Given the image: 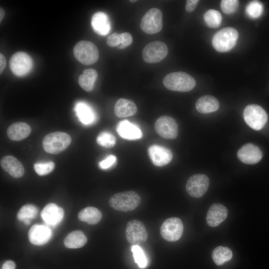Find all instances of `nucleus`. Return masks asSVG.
<instances>
[{"mask_svg": "<svg viewBox=\"0 0 269 269\" xmlns=\"http://www.w3.org/2000/svg\"><path fill=\"white\" fill-rule=\"evenodd\" d=\"M6 65V60L4 55L2 54H0V74L3 72Z\"/></svg>", "mask_w": 269, "mask_h": 269, "instance_id": "nucleus-42", "label": "nucleus"}, {"mask_svg": "<svg viewBox=\"0 0 269 269\" xmlns=\"http://www.w3.org/2000/svg\"><path fill=\"white\" fill-rule=\"evenodd\" d=\"M147 233L143 224L136 220L128 222L126 229L127 241L133 245H139L144 243L147 239Z\"/></svg>", "mask_w": 269, "mask_h": 269, "instance_id": "nucleus-10", "label": "nucleus"}, {"mask_svg": "<svg viewBox=\"0 0 269 269\" xmlns=\"http://www.w3.org/2000/svg\"><path fill=\"white\" fill-rule=\"evenodd\" d=\"M1 168L14 178H20L24 173V168L22 163L15 157L6 155L0 159Z\"/></svg>", "mask_w": 269, "mask_h": 269, "instance_id": "nucleus-19", "label": "nucleus"}, {"mask_svg": "<svg viewBox=\"0 0 269 269\" xmlns=\"http://www.w3.org/2000/svg\"><path fill=\"white\" fill-rule=\"evenodd\" d=\"M114 111L119 118H126L134 116L137 112V107L131 100L120 98L116 102Z\"/></svg>", "mask_w": 269, "mask_h": 269, "instance_id": "nucleus-24", "label": "nucleus"}, {"mask_svg": "<svg viewBox=\"0 0 269 269\" xmlns=\"http://www.w3.org/2000/svg\"><path fill=\"white\" fill-rule=\"evenodd\" d=\"M122 42L121 33L115 32L110 35L106 40L107 44L111 47H118Z\"/></svg>", "mask_w": 269, "mask_h": 269, "instance_id": "nucleus-38", "label": "nucleus"}, {"mask_svg": "<svg viewBox=\"0 0 269 269\" xmlns=\"http://www.w3.org/2000/svg\"><path fill=\"white\" fill-rule=\"evenodd\" d=\"M91 25L93 30L101 35H107L110 31L111 24L109 17L103 12H97L93 14Z\"/></svg>", "mask_w": 269, "mask_h": 269, "instance_id": "nucleus-22", "label": "nucleus"}, {"mask_svg": "<svg viewBox=\"0 0 269 269\" xmlns=\"http://www.w3.org/2000/svg\"><path fill=\"white\" fill-rule=\"evenodd\" d=\"M163 84L170 90L186 92L191 91L195 87L196 82L191 75L180 71L166 75L163 79Z\"/></svg>", "mask_w": 269, "mask_h": 269, "instance_id": "nucleus-1", "label": "nucleus"}, {"mask_svg": "<svg viewBox=\"0 0 269 269\" xmlns=\"http://www.w3.org/2000/svg\"><path fill=\"white\" fill-rule=\"evenodd\" d=\"M122 42L121 44L118 47L119 49H124L130 46L133 42V37L132 35L129 32H124L121 33Z\"/></svg>", "mask_w": 269, "mask_h": 269, "instance_id": "nucleus-39", "label": "nucleus"}, {"mask_svg": "<svg viewBox=\"0 0 269 269\" xmlns=\"http://www.w3.org/2000/svg\"><path fill=\"white\" fill-rule=\"evenodd\" d=\"M232 252L230 249L226 247L219 246L214 249L212 258L215 264L221 266L232 257Z\"/></svg>", "mask_w": 269, "mask_h": 269, "instance_id": "nucleus-30", "label": "nucleus"}, {"mask_svg": "<svg viewBox=\"0 0 269 269\" xmlns=\"http://www.w3.org/2000/svg\"><path fill=\"white\" fill-rule=\"evenodd\" d=\"M15 264L11 260H8L5 261L2 265L1 269H15Z\"/></svg>", "mask_w": 269, "mask_h": 269, "instance_id": "nucleus-41", "label": "nucleus"}, {"mask_svg": "<svg viewBox=\"0 0 269 269\" xmlns=\"http://www.w3.org/2000/svg\"><path fill=\"white\" fill-rule=\"evenodd\" d=\"M238 157L243 163L254 164L258 163L263 157L261 149L257 145L248 143L243 145L238 150Z\"/></svg>", "mask_w": 269, "mask_h": 269, "instance_id": "nucleus-16", "label": "nucleus"}, {"mask_svg": "<svg viewBox=\"0 0 269 269\" xmlns=\"http://www.w3.org/2000/svg\"><path fill=\"white\" fill-rule=\"evenodd\" d=\"M243 117L246 124L256 131L263 129L268 121V115L265 110L256 104L247 106L243 112Z\"/></svg>", "mask_w": 269, "mask_h": 269, "instance_id": "nucleus-6", "label": "nucleus"}, {"mask_svg": "<svg viewBox=\"0 0 269 269\" xmlns=\"http://www.w3.org/2000/svg\"><path fill=\"white\" fill-rule=\"evenodd\" d=\"M135 262L140 268H144L147 264L146 257L139 245H133L131 248Z\"/></svg>", "mask_w": 269, "mask_h": 269, "instance_id": "nucleus-33", "label": "nucleus"}, {"mask_svg": "<svg viewBox=\"0 0 269 269\" xmlns=\"http://www.w3.org/2000/svg\"><path fill=\"white\" fill-rule=\"evenodd\" d=\"M36 173L43 176L50 173L55 167V164L52 161H48L44 163H36L33 166Z\"/></svg>", "mask_w": 269, "mask_h": 269, "instance_id": "nucleus-35", "label": "nucleus"}, {"mask_svg": "<svg viewBox=\"0 0 269 269\" xmlns=\"http://www.w3.org/2000/svg\"><path fill=\"white\" fill-rule=\"evenodd\" d=\"M168 49L167 45L160 41L148 43L143 48L142 56L143 60L148 63L160 62L167 55Z\"/></svg>", "mask_w": 269, "mask_h": 269, "instance_id": "nucleus-8", "label": "nucleus"}, {"mask_svg": "<svg viewBox=\"0 0 269 269\" xmlns=\"http://www.w3.org/2000/svg\"><path fill=\"white\" fill-rule=\"evenodd\" d=\"M28 236L31 244L41 246L49 241L52 236V230L46 224H35L30 228Z\"/></svg>", "mask_w": 269, "mask_h": 269, "instance_id": "nucleus-15", "label": "nucleus"}, {"mask_svg": "<svg viewBox=\"0 0 269 269\" xmlns=\"http://www.w3.org/2000/svg\"><path fill=\"white\" fill-rule=\"evenodd\" d=\"M195 107L199 113L207 114L216 111L219 108V103L214 97L204 95L197 100Z\"/></svg>", "mask_w": 269, "mask_h": 269, "instance_id": "nucleus-25", "label": "nucleus"}, {"mask_svg": "<svg viewBox=\"0 0 269 269\" xmlns=\"http://www.w3.org/2000/svg\"><path fill=\"white\" fill-rule=\"evenodd\" d=\"M154 129L156 132L164 138L174 139L178 134V125L173 118L169 116L159 117L155 123Z\"/></svg>", "mask_w": 269, "mask_h": 269, "instance_id": "nucleus-13", "label": "nucleus"}, {"mask_svg": "<svg viewBox=\"0 0 269 269\" xmlns=\"http://www.w3.org/2000/svg\"><path fill=\"white\" fill-rule=\"evenodd\" d=\"M239 1L237 0H223L221 2V7L226 14L235 12L238 6Z\"/></svg>", "mask_w": 269, "mask_h": 269, "instance_id": "nucleus-36", "label": "nucleus"}, {"mask_svg": "<svg viewBox=\"0 0 269 269\" xmlns=\"http://www.w3.org/2000/svg\"><path fill=\"white\" fill-rule=\"evenodd\" d=\"M5 14V12L3 8H0V21H1Z\"/></svg>", "mask_w": 269, "mask_h": 269, "instance_id": "nucleus-43", "label": "nucleus"}, {"mask_svg": "<svg viewBox=\"0 0 269 269\" xmlns=\"http://www.w3.org/2000/svg\"><path fill=\"white\" fill-rule=\"evenodd\" d=\"M32 65V60L30 56L22 51L13 54L9 60L10 69L17 76H22L28 73Z\"/></svg>", "mask_w": 269, "mask_h": 269, "instance_id": "nucleus-11", "label": "nucleus"}, {"mask_svg": "<svg viewBox=\"0 0 269 269\" xmlns=\"http://www.w3.org/2000/svg\"><path fill=\"white\" fill-rule=\"evenodd\" d=\"M227 208L220 203H214L209 208L206 216L208 226L217 227L225 220L228 216Z\"/></svg>", "mask_w": 269, "mask_h": 269, "instance_id": "nucleus-18", "label": "nucleus"}, {"mask_svg": "<svg viewBox=\"0 0 269 269\" xmlns=\"http://www.w3.org/2000/svg\"><path fill=\"white\" fill-rule=\"evenodd\" d=\"M38 212L37 207L32 204H26L22 206L17 214V218L26 225H29L31 220L35 218Z\"/></svg>", "mask_w": 269, "mask_h": 269, "instance_id": "nucleus-29", "label": "nucleus"}, {"mask_svg": "<svg viewBox=\"0 0 269 269\" xmlns=\"http://www.w3.org/2000/svg\"><path fill=\"white\" fill-rule=\"evenodd\" d=\"M209 186V179L203 174L193 175L188 179L186 190L194 198H200L207 192Z\"/></svg>", "mask_w": 269, "mask_h": 269, "instance_id": "nucleus-12", "label": "nucleus"}, {"mask_svg": "<svg viewBox=\"0 0 269 269\" xmlns=\"http://www.w3.org/2000/svg\"><path fill=\"white\" fill-rule=\"evenodd\" d=\"M246 11L250 17L258 18L263 12V5L260 1L256 0L251 1L247 5Z\"/></svg>", "mask_w": 269, "mask_h": 269, "instance_id": "nucleus-34", "label": "nucleus"}, {"mask_svg": "<svg viewBox=\"0 0 269 269\" xmlns=\"http://www.w3.org/2000/svg\"><path fill=\"white\" fill-rule=\"evenodd\" d=\"M79 219L89 224H97L102 217L101 212L94 207H87L81 210L78 214Z\"/></svg>", "mask_w": 269, "mask_h": 269, "instance_id": "nucleus-28", "label": "nucleus"}, {"mask_svg": "<svg viewBox=\"0 0 269 269\" xmlns=\"http://www.w3.org/2000/svg\"><path fill=\"white\" fill-rule=\"evenodd\" d=\"M117 161L116 157L112 154L108 155L105 159L99 163V167L102 169H107L113 166Z\"/></svg>", "mask_w": 269, "mask_h": 269, "instance_id": "nucleus-37", "label": "nucleus"}, {"mask_svg": "<svg viewBox=\"0 0 269 269\" xmlns=\"http://www.w3.org/2000/svg\"><path fill=\"white\" fill-rule=\"evenodd\" d=\"M31 133V128L24 122H17L11 125L7 129L8 137L13 141H20L26 138Z\"/></svg>", "mask_w": 269, "mask_h": 269, "instance_id": "nucleus-23", "label": "nucleus"}, {"mask_svg": "<svg viewBox=\"0 0 269 269\" xmlns=\"http://www.w3.org/2000/svg\"><path fill=\"white\" fill-rule=\"evenodd\" d=\"M97 143L106 148H111L114 146L116 143L115 136L111 133L104 131L101 132L97 137Z\"/></svg>", "mask_w": 269, "mask_h": 269, "instance_id": "nucleus-32", "label": "nucleus"}, {"mask_svg": "<svg viewBox=\"0 0 269 269\" xmlns=\"http://www.w3.org/2000/svg\"><path fill=\"white\" fill-rule=\"evenodd\" d=\"M73 53L76 59L84 65H91L99 59L98 49L93 42L82 40L77 42L74 47Z\"/></svg>", "mask_w": 269, "mask_h": 269, "instance_id": "nucleus-5", "label": "nucleus"}, {"mask_svg": "<svg viewBox=\"0 0 269 269\" xmlns=\"http://www.w3.org/2000/svg\"><path fill=\"white\" fill-rule=\"evenodd\" d=\"M140 26L142 30L149 34L159 32L162 28V13L157 8L149 9L142 17Z\"/></svg>", "mask_w": 269, "mask_h": 269, "instance_id": "nucleus-7", "label": "nucleus"}, {"mask_svg": "<svg viewBox=\"0 0 269 269\" xmlns=\"http://www.w3.org/2000/svg\"><path fill=\"white\" fill-rule=\"evenodd\" d=\"M136 1V0H130V2H135V1Z\"/></svg>", "mask_w": 269, "mask_h": 269, "instance_id": "nucleus-44", "label": "nucleus"}, {"mask_svg": "<svg viewBox=\"0 0 269 269\" xmlns=\"http://www.w3.org/2000/svg\"><path fill=\"white\" fill-rule=\"evenodd\" d=\"M64 214L63 208L54 203H49L41 212V217L46 225L55 226L62 220Z\"/></svg>", "mask_w": 269, "mask_h": 269, "instance_id": "nucleus-17", "label": "nucleus"}, {"mask_svg": "<svg viewBox=\"0 0 269 269\" xmlns=\"http://www.w3.org/2000/svg\"><path fill=\"white\" fill-rule=\"evenodd\" d=\"M148 154L152 163L156 166H162L169 163L173 154L168 148L157 144H153L148 148Z\"/></svg>", "mask_w": 269, "mask_h": 269, "instance_id": "nucleus-14", "label": "nucleus"}, {"mask_svg": "<svg viewBox=\"0 0 269 269\" xmlns=\"http://www.w3.org/2000/svg\"><path fill=\"white\" fill-rule=\"evenodd\" d=\"M238 36V32L235 28L225 27L214 35L212 40L213 46L218 52L228 51L236 45Z\"/></svg>", "mask_w": 269, "mask_h": 269, "instance_id": "nucleus-4", "label": "nucleus"}, {"mask_svg": "<svg viewBox=\"0 0 269 269\" xmlns=\"http://www.w3.org/2000/svg\"><path fill=\"white\" fill-rule=\"evenodd\" d=\"M204 19L207 25L210 28H217L221 24L222 16L221 13L215 9H209L204 14Z\"/></svg>", "mask_w": 269, "mask_h": 269, "instance_id": "nucleus-31", "label": "nucleus"}, {"mask_svg": "<svg viewBox=\"0 0 269 269\" xmlns=\"http://www.w3.org/2000/svg\"><path fill=\"white\" fill-rule=\"evenodd\" d=\"M74 111L79 121L84 125L93 124L97 119L94 111L85 102H77L75 105Z\"/></svg>", "mask_w": 269, "mask_h": 269, "instance_id": "nucleus-21", "label": "nucleus"}, {"mask_svg": "<svg viewBox=\"0 0 269 269\" xmlns=\"http://www.w3.org/2000/svg\"><path fill=\"white\" fill-rule=\"evenodd\" d=\"M141 198L134 191H127L113 195L109 199V205L114 209L129 212L135 209L140 204Z\"/></svg>", "mask_w": 269, "mask_h": 269, "instance_id": "nucleus-2", "label": "nucleus"}, {"mask_svg": "<svg viewBox=\"0 0 269 269\" xmlns=\"http://www.w3.org/2000/svg\"><path fill=\"white\" fill-rule=\"evenodd\" d=\"M199 2L198 0H188L186 1L185 9L188 12H191L194 10Z\"/></svg>", "mask_w": 269, "mask_h": 269, "instance_id": "nucleus-40", "label": "nucleus"}, {"mask_svg": "<svg viewBox=\"0 0 269 269\" xmlns=\"http://www.w3.org/2000/svg\"><path fill=\"white\" fill-rule=\"evenodd\" d=\"M87 242L85 235L81 231L76 230L69 233L64 240L65 246L70 249L83 247Z\"/></svg>", "mask_w": 269, "mask_h": 269, "instance_id": "nucleus-26", "label": "nucleus"}, {"mask_svg": "<svg viewBox=\"0 0 269 269\" xmlns=\"http://www.w3.org/2000/svg\"><path fill=\"white\" fill-rule=\"evenodd\" d=\"M98 76L97 72L95 69H85L78 78L79 84L85 91L91 92L94 89L95 82Z\"/></svg>", "mask_w": 269, "mask_h": 269, "instance_id": "nucleus-27", "label": "nucleus"}, {"mask_svg": "<svg viewBox=\"0 0 269 269\" xmlns=\"http://www.w3.org/2000/svg\"><path fill=\"white\" fill-rule=\"evenodd\" d=\"M71 136L62 132L49 133L42 140L44 150L50 154H58L65 150L71 142Z\"/></svg>", "mask_w": 269, "mask_h": 269, "instance_id": "nucleus-3", "label": "nucleus"}, {"mask_svg": "<svg viewBox=\"0 0 269 269\" xmlns=\"http://www.w3.org/2000/svg\"><path fill=\"white\" fill-rule=\"evenodd\" d=\"M183 232V223L177 217H171L165 220L160 229L162 237L169 242H175L179 240Z\"/></svg>", "mask_w": 269, "mask_h": 269, "instance_id": "nucleus-9", "label": "nucleus"}, {"mask_svg": "<svg viewBox=\"0 0 269 269\" xmlns=\"http://www.w3.org/2000/svg\"><path fill=\"white\" fill-rule=\"evenodd\" d=\"M116 130L122 137L128 140H136L142 136V133L139 128L126 120L120 122L117 125Z\"/></svg>", "mask_w": 269, "mask_h": 269, "instance_id": "nucleus-20", "label": "nucleus"}]
</instances>
